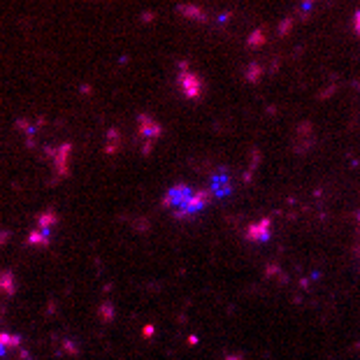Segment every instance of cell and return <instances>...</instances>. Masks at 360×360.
Wrapping results in <instances>:
<instances>
[{"mask_svg":"<svg viewBox=\"0 0 360 360\" xmlns=\"http://www.w3.org/2000/svg\"><path fill=\"white\" fill-rule=\"evenodd\" d=\"M212 195L209 191H193L191 186H184L177 184L165 193V200L163 205L168 209H172L177 216H193V214H200L205 207L209 205Z\"/></svg>","mask_w":360,"mask_h":360,"instance_id":"1","label":"cell"},{"mask_svg":"<svg viewBox=\"0 0 360 360\" xmlns=\"http://www.w3.org/2000/svg\"><path fill=\"white\" fill-rule=\"evenodd\" d=\"M179 86H182L184 96L186 98H200V91H202V84H200V77L193 75V72L186 70V63H179Z\"/></svg>","mask_w":360,"mask_h":360,"instance_id":"2","label":"cell"},{"mask_svg":"<svg viewBox=\"0 0 360 360\" xmlns=\"http://www.w3.org/2000/svg\"><path fill=\"white\" fill-rule=\"evenodd\" d=\"M140 135H144L149 140V144L144 147V153H149L151 151V142L161 135V126H158L151 117H140Z\"/></svg>","mask_w":360,"mask_h":360,"instance_id":"3","label":"cell"},{"mask_svg":"<svg viewBox=\"0 0 360 360\" xmlns=\"http://www.w3.org/2000/svg\"><path fill=\"white\" fill-rule=\"evenodd\" d=\"M233 184H230V177L223 172H216L212 174V182H209V195H216V198H223L228 195Z\"/></svg>","mask_w":360,"mask_h":360,"instance_id":"4","label":"cell"},{"mask_svg":"<svg viewBox=\"0 0 360 360\" xmlns=\"http://www.w3.org/2000/svg\"><path fill=\"white\" fill-rule=\"evenodd\" d=\"M21 346V337L19 335H10V332H0V355H5L10 349Z\"/></svg>","mask_w":360,"mask_h":360,"instance_id":"5","label":"cell"},{"mask_svg":"<svg viewBox=\"0 0 360 360\" xmlns=\"http://www.w3.org/2000/svg\"><path fill=\"white\" fill-rule=\"evenodd\" d=\"M0 290H5L7 295L14 293V274L10 269H5V272L0 274Z\"/></svg>","mask_w":360,"mask_h":360,"instance_id":"6","label":"cell"},{"mask_svg":"<svg viewBox=\"0 0 360 360\" xmlns=\"http://www.w3.org/2000/svg\"><path fill=\"white\" fill-rule=\"evenodd\" d=\"M179 12H182L184 16H188V19H205L202 12H200L195 5H179Z\"/></svg>","mask_w":360,"mask_h":360,"instance_id":"7","label":"cell"},{"mask_svg":"<svg viewBox=\"0 0 360 360\" xmlns=\"http://www.w3.org/2000/svg\"><path fill=\"white\" fill-rule=\"evenodd\" d=\"M353 24H355V33H360V10L355 12V16H353Z\"/></svg>","mask_w":360,"mask_h":360,"instance_id":"8","label":"cell"}]
</instances>
